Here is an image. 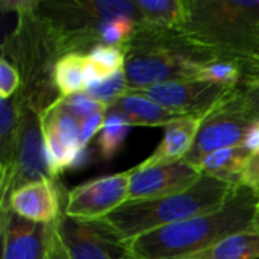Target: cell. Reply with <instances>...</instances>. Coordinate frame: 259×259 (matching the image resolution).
Wrapping results in <instances>:
<instances>
[{
    "mask_svg": "<svg viewBox=\"0 0 259 259\" xmlns=\"http://www.w3.org/2000/svg\"><path fill=\"white\" fill-rule=\"evenodd\" d=\"M258 208V191L241 187L223 208L143 234L123 246L127 259H185L253 229Z\"/></svg>",
    "mask_w": 259,
    "mask_h": 259,
    "instance_id": "6da1fadb",
    "label": "cell"
},
{
    "mask_svg": "<svg viewBox=\"0 0 259 259\" xmlns=\"http://www.w3.org/2000/svg\"><path fill=\"white\" fill-rule=\"evenodd\" d=\"M185 39L237 64L259 56V0H188Z\"/></svg>",
    "mask_w": 259,
    "mask_h": 259,
    "instance_id": "7a4b0ae2",
    "label": "cell"
},
{
    "mask_svg": "<svg viewBox=\"0 0 259 259\" xmlns=\"http://www.w3.org/2000/svg\"><path fill=\"white\" fill-rule=\"evenodd\" d=\"M241 185L202 176L193 187L158 199L126 202L102 219V223L121 244L155 229L223 208Z\"/></svg>",
    "mask_w": 259,
    "mask_h": 259,
    "instance_id": "3957f363",
    "label": "cell"
},
{
    "mask_svg": "<svg viewBox=\"0 0 259 259\" xmlns=\"http://www.w3.org/2000/svg\"><path fill=\"white\" fill-rule=\"evenodd\" d=\"M129 90L149 88L167 82L197 79L212 55L190 44L179 29H152L137 26L132 39L124 44Z\"/></svg>",
    "mask_w": 259,
    "mask_h": 259,
    "instance_id": "277c9868",
    "label": "cell"
},
{
    "mask_svg": "<svg viewBox=\"0 0 259 259\" xmlns=\"http://www.w3.org/2000/svg\"><path fill=\"white\" fill-rule=\"evenodd\" d=\"M256 120L258 117L250 111L241 90L237 87L203 117L194 144L184 161L197 168L208 155L220 149L243 146L250 126Z\"/></svg>",
    "mask_w": 259,
    "mask_h": 259,
    "instance_id": "5b68a950",
    "label": "cell"
},
{
    "mask_svg": "<svg viewBox=\"0 0 259 259\" xmlns=\"http://www.w3.org/2000/svg\"><path fill=\"white\" fill-rule=\"evenodd\" d=\"M134 168L103 176L68 191L64 214L79 222H100L129 199Z\"/></svg>",
    "mask_w": 259,
    "mask_h": 259,
    "instance_id": "8992f818",
    "label": "cell"
},
{
    "mask_svg": "<svg viewBox=\"0 0 259 259\" xmlns=\"http://www.w3.org/2000/svg\"><path fill=\"white\" fill-rule=\"evenodd\" d=\"M39 115L47 165L55 179L64 170L73 168L76 158L85 149L80 143V121L65 108L61 97L41 109Z\"/></svg>",
    "mask_w": 259,
    "mask_h": 259,
    "instance_id": "52a82bcc",
    "label": "cell"
},
{
    "mask_svg": "<svg viewBox=\"0 0 259 259\" xmlns=\"http://www.w3.org/2000/svg\"><path fill=\"white\" fill-rule=\"evenodd\" d=\"M234 90L235 88L214 85L199 79H191L167 82L149 88L129 91L146 96L176 114L185 117H205Z\"/></svg>",
    "mask_w": 259,
    "mask_h": 259,
    "instance_id": "ba28073f",
    "label": "cell"
},
{
    "mask_svg": "<svg viewBox=\"0 0 259 259\" xmlns=\"http://www.w3.org/2000/svg\"><path fill=\"white\" fill-rule=\"evenodd\" d=\"M42 179L53 178L47 165L41 115L32 102H20V124L11 181V194L29 182Z\"/></svg>",
    "mask_w": 259,
    "mask_h": 259,
    "instance_id": "9c48e42d",
    "label": "cell"
},
{
    "mask_svg": "<svg viewBox=\"0 0 259 259\" xmlns=\"http://www.w3.org/2000/svg\"><path fill=\"white\" fill-rule=\"evenodd\" d=\"M56 228L70 259H126L124 246L99 222H79L64 212Z\"/></svg>",
    "mask_w": 259,
    "mask_h": 259,
    "instance_id": "30bf717a",
    "label": "cell"
},
{
    "mask_svg": "<svg viewBox=\"0 0 259 259\" xmlns=\"http://www.w3.org/2000/svg\"><path fill=\"white\" fill-rule=\"evenodd\" d=\"M203 175L191 164L181 161L152 168L134 167L127 202L170 196L193 187Z\"/></svg>",
    "mask_w": 259,
    "mask_h": 259,
    "instance_id": "8fae6325",
    "label": "cell"
},
{
    "mask_svg": "<svg viewBox=\"0 0 259 259\" xmlns=\"http://www.w3.org/2000/svg\"><path fill=\"white\" fill-rule=\"evenodd\" d=\"M52 229L53 223H35L11 209L2 212V259H46Z\"/></svg>",
    "mask_w": 259,
    "mask_h": 259,
    "instance_id": "7c38bea8",
    "label": "cell"
},
{
    "mask_svg": "<svg viewBox=\"0 0 259 259\" xmlns=\"http://www.w3.org/2000/svg\"><path fill=\"white\" fill-rule=\"evenodd\" d=\"M53 181L55 179L35 181L17 188L11 194L9 209L35 223H55L62 212L59 194Z\"/></svg>",
    "mask_w": 259,
    "mask_h": 259,
    "instance_id": "4fadbf2b",
    "label": "cell"
},
{
    "mask_svg": "<svg viewBox=\"0 0 259 259\" xmlns=\"http://www.w3.org/2000/svg\"><path fill=\"white\" fill-rule=\"evenodd\" d=\"M203 117H187L165 126L162 141L149 158L138 164V167L152 168L184 161L194 144Z\"/></svg>",
    "mask_w": 259,
    "mask_h": 259,
    "instance_id": "5bb4252c",
    "label": "cell"
},
{
    "mask_svg": "<svg viewBox=\"0 0 259 259\" xmlns=\"http://www.w3.org/2000/svg\"><path fill=\"white\" fill-rule=\"evenodd\" d=\"M108 112H114L124 117L131 126H147V127H158V126L165 127L173 121L187 118L185 115L176 114L146 96L135 94L131 91H127L126 96H123L115 103H112L108 108Z\"/></svg>",
    "mask_w": 259,
    "mask_h": 259,
    "instance_id": "9a60e30c",
    "label": "cell"
},
{
    "mask_svg": "<svg viewBox=\"0 0 259 259\" xmlns=\"http://www.w3.org/2000/svg\"><path fill=\"white\" fill-rule=\"evenodd\" d=\"M94 79L87 53H67L56 59L52 80L59 97H70L85 93L88 83Z\"/></svg>",
    "mask_w": 259,
    "mask_h": 259,
    "instance_id": "2e32d148",
    "label": "cell"
},
{
    "mask_svg": "<svg viewBox=\"0 0 259 259\" xmlns=\"http://www.w3.org/2000/svg\"><path fill=\"white\" fill-rule=\"evenodd\" d=\"M250 156L252 152L244 146L226 147L208 155L197 165V168L203 176H209L234 185H240L241 175Z\"/></svg>",
    "mask_w": 259,
    "mask_h": 259,
    "instance_id": "e0dca14e",
    "label": "cell"
},
{
    "mask_svg": "<svg viewBox=\"0 0 259 259\" xmlns=\"http://www.w3.org/2000/svg\"><path fill=\"white\" fill-rule=\"evenodd\" d=\"M141 23L152 29H179L188 17V0H134Z\"/></svg>",
    "mask_w": 259,
    "mask_h": 259,
    "instance_id": "ac0fdd59",
    "label": "cell"
},
{
    "mask_svg": "<svg viewBox=\"0 0 259 259\" xmlns=\"http://www.w3.org/2000/svg\"><path fill=\"white\" fill-rule=\"evenodd\" d=\"M185 259H259V232L249 229L234 234L215 246Z\"/></svg>",
    "mask_w": 259,
    "mask_h": 259,
    "instance_id": "d6986e66",
    "label": "cell"
},
{
    "mask_svg": "<svg viewBox=\"0 0 259 259\" xmlns=\"http://www.w3.org/2000/svg\"><path fill=\"white\" fill-rule=\"evenodd\" d=\"M131 127L132 126L124 117L114 112H106L103 129L100 131L97 138L99 153L103 159L108 161L115 156V153L123 146Z\"/></svg>",
    "mask_w": 259,
    "mask_h": 259,
    "instance_id": "ffe728a7",
    "label": "cell"
},
{
    "mask_svg": "<svg viewBox=\"0 0 259 259\" xmlns=\"http://www.w3.org/2000/svg\"><path fill=\"white\" fill-rule=\"evenodd\" d=\"M94 79L114 74L124 70L126 65V49L124 46H108L99 44L87 53Z\"/></svg>",
    "mask_w": 259,
    "mask_h": 259,
    "instance_id": "44dd1931",
    "label": "cell"
},
{
    "mask_svg": "<svg viewBox=\"0 0 259 259\" xmlns=\"http://www.w3.org/2000/svg\"><path fill=\"white\" fill-rule=\"evenodd\" d=\"M127 91H129L127 77H126L124 70H121V71H117V73L105 76V77L93 79L88 83L85 94H88L90 97L105 103L109 108L118 99L126 96Z\"/></svg>",
    "mask_w": 259,
    "mask_h": 259,
    "instance_id": "7402d4cb",
    "label": "cell"
},
{
    "mask_svg": "<svg viewBox=\"0 0 259 259\" xmlns=\"http://www.w3.org/2000/svg\"><path fill=\"white\" fill-rule=\"evenodd\" d=\"M241 76L243 71L240 64L228 59H212L200 70L197 79L214 85L237 88L241 82Z\"/></svg>",
    "mask_w": 259,
    "mask_h": 259,
    "instance_id": "603a6c76",
    "label": "cell"
},
{
    "mask_svg": "<svg viewBox=\"0 0 259 259\" xmlns=\"http://www.w3.org/2000/svg\"><path fill=\"white\" fill-rule=\"evenodd\" d=\"M137 26H138V23L127 15L112 17L99 26L100 44L124 46L132 39V36L137 30Z\"/></svg>",
    "mask_w": 259,
    "mask_h": 259,
    "instance_id": "cb8c5ba5",
    "label": "cell"
},
{
    "mask_svg": "<svg viewBox=\"0 0 259 259\" xmlns=\"http://www.w3.org/2000/svg\"><path fill=\"white\" fill-rule=\"evenodd\" d=\"M240 67L243 76L238 88L241 90L250 111L259 118V56L240 64Z\"/></svg>",
    "mask_w": 259,
    "mask_h": 259,
    "instance_id": "d4e9b609",
    "label": "cell"
},
{
    "mask_svg": "<svg viewBox=\"0 0 259 259\" xmlns=\"http://www.w3.org/2000/svg\"><path fill=\"white\" fill-rule=\"evenodd\" d=\"M62 103L65 105V108L79 120L83 121L85 118L99 114V112H108V106L93 97H90L85 93L80 94H74L70 97H61Z\"/></svg>",
    "mask_w": 259,
    "mask_h": 259,
    "instance_id": "484cf974",
    "label": "cell"
},
{
    "mask_svg": "<svg viewBox=\"0 0 259 259\" xmlns=\"http://www.w3.org/2000/svg\"><path fill=\"white\" fill-rule=\"evenodd\" d=\"M20 88L18 70L3 56L0 59V99H12Z\"/></svg>",
    "mask_w": 259,
    "mask_h": 259,
    "instance_id": "4316f807",
    "label": "cell"
},
{
    "mask_svg": "<svg viewBox=\"0 0 259 259\" xmlns=\"http://www.w3.org/2000/svg\"><path fill=\"white\" fill-rule=\"evenodd\" d=\"M105 118H106V112H99V114H94V115L85 118L83 121H80L82 147L87 149L88 143L96 137V134H100V131L103 129V124H105Z\"/></svg>",
    "mask_w": 259,
    "mask_h": 259,
    "instance_id": "83f0119b",
    "label": "cell"
},
{
    "mask_svg": "<svg viewBox=\"0 0 259 259\" xmlns=\"http://www.w3.org/2000/svg\"><path fill=\"white\" fill-rule=\"evenodd\" d=\"M240 185L259 193V152L252 153V156L249 158L246 168L241 175Z\"/></svg>",
    "mask_w": 259,
    "mask_h": 259,
    "instance_id": "f1b7e54d",
    "label": "cell"
},
{
    "mask_svg": "<svg viewBox=\"0 0 259 259\" xmlns=\"http://www.w3.org/2000/svg\"><path fill=\"white\" fill-rule=\"evenodd\" d=\"M46 259H70L67 247L61 238V234L56 228V222L53 223L52 235H50V243H49V250H47V258Z\"/></svg>",
    "mask_w": 259,
    "mask_h": 259,
    "instance_id": "f546056e",
    "label": "cell"
},
{
    "mask_svg": "<svg viewBox=\"0 0 259 259\" xmlns=\"http://www.w3.org/2000/svg\"><path fill=\"white\" fill-rule=\"evenodd\" d=\"M243 146L246 149H249L252 153L259 152V118L250 126L247 135H246V140L243 143Z\"/></svg>",
    "mask_w": 259,
    "mask_h": 259,
    "instance_id": "4dcf8cb0",
    "label": "cell"
},
{
    "mask_svg": "<svg viewBox=\"0 0 259 259\" xmlns=\"http://www.w3.org/2000/svg\"><path fill=\"white\" fill-rule=\"evenodd\" d=\"M253 229H255V231H258V232H259V208H258V212H256V215H255V222H253Z\"/></svg>",
    "mask_w": 259,
    "mask_h": 259,
    "instance_id": "1f68e13d",
    "label": "cell"
},
{
    "mask_svg": "<svg viewBox=\"0 0 259 259\" xmlns=\"http://www.w3.org/2000/svg\"><path fill=\"white\" fill-rule=\"evenodd\" d=\"M126 259H127V258H126Z\"/></svg>",
    "mask_w": 259,
    "mask_h": 259,
    "instance_id": "d6a6232c",
    "label": "cell"
}]
</instances>
